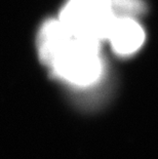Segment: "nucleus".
<instances>
[{"label": "nucleus", "mask_w": 158, "mask_h": 159, "mask_svg": "<svg viewBox=\"0 0 158 159\" xmlns=\"http://www.w3.org/2000/svg\"><path fill=\"white\" fill-rule=\"evenodd\" d=\"M101 44L74 37L59 20L43 24L38 36V52L42 63L60 79L78 87H87L102 77L104 65Z\"/></svg>", "instance_id": "obj_1"}, {"label": "nucleus", "mask_w": 158, "mask_h": 159, "mask_svg": "<svg viewBox=\"0 0 158 159\" xmlns=\"http://www.w3.org/2000/svg\"><path fill=\"white\" fill-rule=\"evenodd\" d=\"M114 19L110 0H68L58 20L74 37L101 44Z\"/></svg>", "instance_id": "obj_2"}, {"label": "nucleus", "mask_w": 158, "mask_h": 159, "mask_svg": "<svg viewBox=\"0 0 158 159\" xmlns=\"http://www.w3.org/2000/svg\"><path fill=\"white\" fill-rule=\"evenodd\" d=\"M107 40L119 56H130L138 52L145 41V32L136 19L115 16Z\"/></svg>", "instance_id": "obj_3"}, {"label": "nucleus", "mask_w": 158, "mask_h": 159, "mask_svg": "<svg viewBox=\"0 0 158 159\" xmlns=\"http://www.w3.org/2000/svg\"><path fill=\"white\" fill-rule=\"evenodd\" d=\"M115 16H129L136 19L145 8L142 0H110Z\"/></svg>", "instance_id": "obj_4"}]
</instances>
